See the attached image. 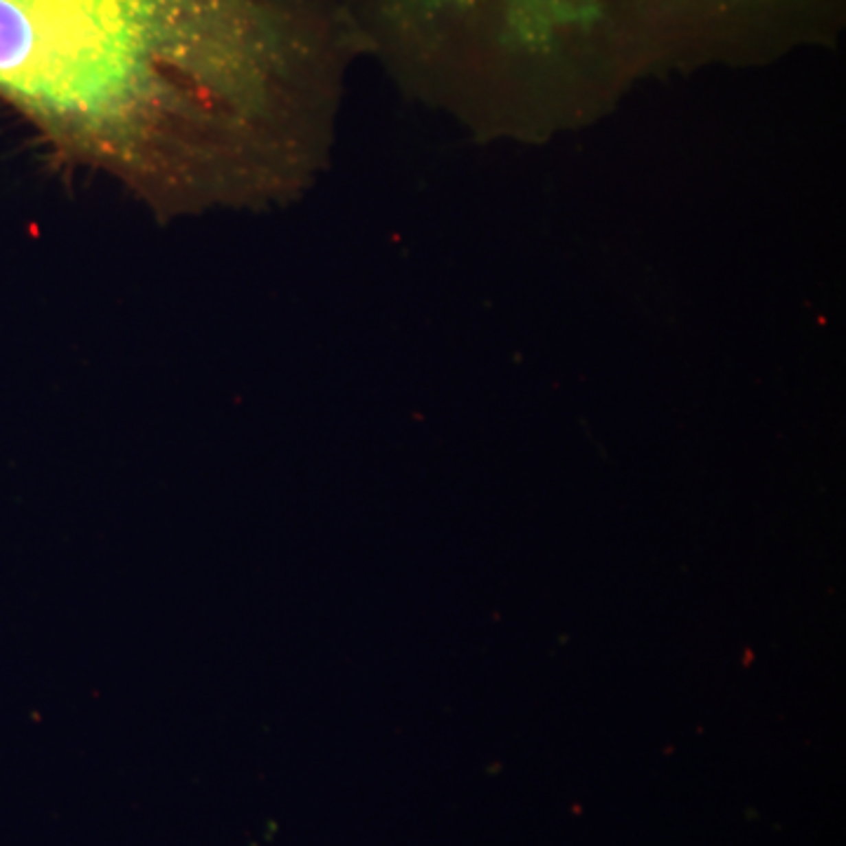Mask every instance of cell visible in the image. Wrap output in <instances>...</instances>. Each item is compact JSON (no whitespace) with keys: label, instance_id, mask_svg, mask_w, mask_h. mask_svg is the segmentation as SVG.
I'll list each match as a JSON object with an SVG mask.
<instances>
[{"label":"cell","instance_id":"6da1fadb","mask_svg":"<svg viewBox=\"0 0 846 846\" xmlns=\"http://www.w3.org/2000/svg\"><path fill=\"white\" fill-rule=\"evenodd\" d=\"M360 54L344 0H0V102L162 221L296 203Z\"/></svg>","mask_w":846,"mask_h":846},{"label":"cell","instance_id":"7a4b0ae2","mask_svg":"<svg viewBox=\"0 0 846 846\" xmlns=\"http://www.w3.org/2000/svg\"><path fill=\"white\" fill-rule=\"evenodd\" d=\"M362 54L473 125L595 115L647 78L830 41L844 0H344Z\"/></svg>","mask_w":846,"mask_h":846}]
</instances>
